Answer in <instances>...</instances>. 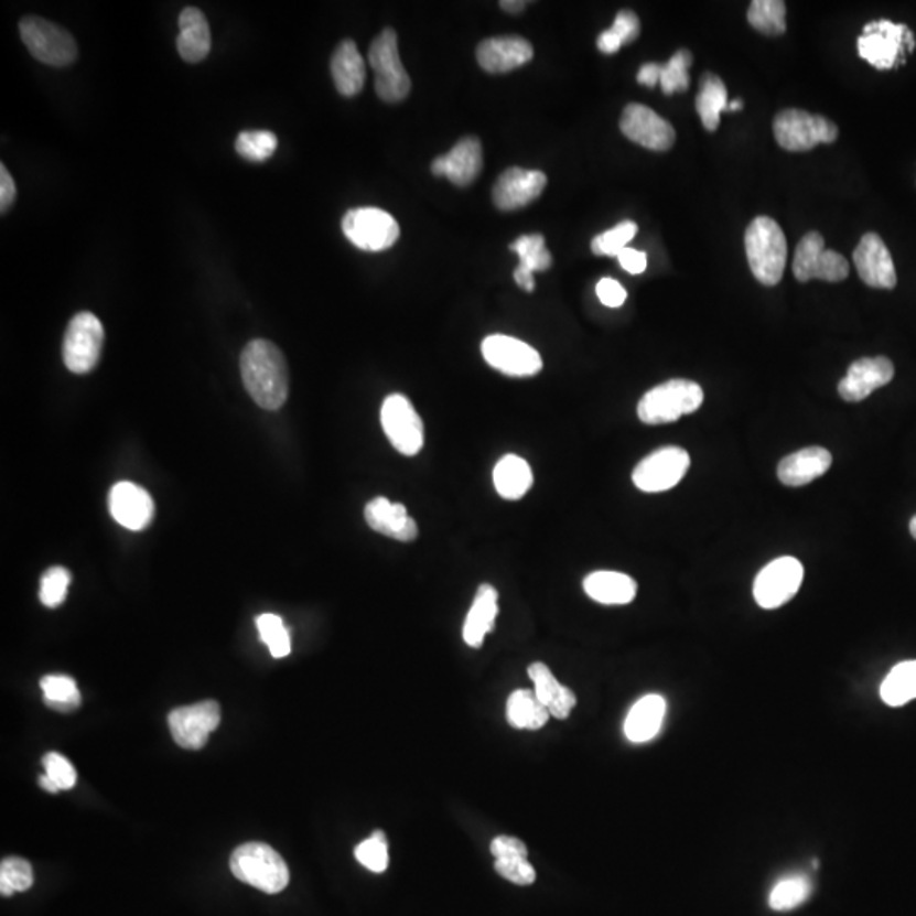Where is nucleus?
Instances as JSON below:
<instances>
[{
    "label": "nucleus",
    "instance_id": "1",
    "mask_svg": "<svg viewBox=\"0 0 916 916\" xmlns=\"http://www.w3.org/2000/svg\"><path fill=\"white\" fill-rule=\"evenodd\" d=\"M239 367L248 395L260 408L277 411L285 405L289 368L279 346L269 340H254L245 346Z\"/></svg>",
    "mask_w": 916,
    "mask_h": 916
},
{
    "label": "nucleus",
    "instance_id": "2",
    "mask_svg": "<svg viewBox=\"0 0 916 916\" xmlns=\"http://www.w3.org/2000/svg\"><path fill=\"white\" fill-rule=\"evenodd\" d=\"M748 266L758 282L767 288L783 279L788 260V241L773 217L758 216L745 231Z\"/></svg>",
    "mask_w": 916,
    "mask_h": 916
},
{
    "label": "nucleus",
    "instance_id": "3",
    "mask_svg": "<svg viewBox=\"0 0 916 916\" xmlns=\"http://www.w3.org/2000/svg\"><path fill=\"white\" fill-rule=\"evenodd\" d=\"M704 392L700 384L688 379H670L659 384L640 399L637 414L642 423L667 424L692 414L703 405Z\"/></svg>",
    "mask_w": 916,
    "mask_h": 916
},
{
    "label": "nucleus",
    "instance_id": "4",
    "mask_svg": "<svg viewBox=\"0 0 916 916\" xmlns=\"http://www.w3.org/2000/svg\"><path fill=\"white\" fill-rule=\"evenodd\" d=\"M233 876L267 894H277L289 884V867L279 852L261 842H248L233 852Z\"/></svg>",
    "mask_w": 916,
    "mask_h": 916
},
{
    "label": "nucleus",
    "instance_id": "5",
    "mask_svg": "<svg viewBox=\"0 0 916 916\" xmlns=\"http://www.w3.org/2000/svg\"><path fill=\"white\" fill-rule=\"evenodd\" d=\"M368 62L376 72V93L384 103H401L409 96L411 78L399 56L398 34L386 28L368 50Z\"/></svg>",
    "mask_w": 916,
    "mask_h": 916
},
{
    "label": "nucleus",
    "instance_id": "6",
    "mask_svg": "<svg viewBox=\"0 0 916 916\" xmlns=\"http://www.w3.org/2000/svg\"><path fill=\"white\" fill-rule=\"evenodd\" d=\"M859 56L877 71H890L905 60V53L915 50V37L905 24L886 19L869 23L858 40Z\"/></svg>",
    "mask_w": 916,
    "mask_h": 916
},
{
    "label": "nucleus",
    "instance_id": "7",
    "mask_svg": "<svg viewBox=\"0 0 916 916\" xmlns=\"http://www.w3.org/2000/svg\"><path fill=\"white\" fill-rule=\"evenodd\" d=\"M19 33L34 58L52 67H67L77 60L78 49L74 36L58 24L28 15L19 21Z\"/></svg>",
    "mask_w": 916,
    "mask_h": 916
},
{
    "label": "nucleus",
    "instance_id": "8",
    "mask_svg": "<svg viewBox=\"0 0 916 916\" xmlns=\"http://www.w3.org/2000/svg\"><path fill=\"white\" fill-rule=\"evenodd\" d=\"M774 137L784 150L808 151L821 143H833L839 137V128L823 116L786 109L774 119Z\"/></svg>",
    "mask_w": 916,
    "mask_h": 916
},
{
    "label": "nucleus",
    "instance_id": "9",
    "mask_svg": "<svg viewBox=\"0 0 916 916\" xmlns=\"http://www.w3.org/2000/svg\"><path fill=\"white\" fill-rule=\"evenodd\" d=\"M343 235L364 251H384L398 241L401 229L387 211L379 207H357L343 216Z\"/></svg>",
    "mask_w": 916,
    "mask_h": 916
},
{
    "label": "nucleus",
    "instance_id": "10",
    "mask_svg": "<svg viewBox=\"0 0 916 916\" xmlns=\"http://www.w3.org/2000/svg\"><path fill=\"white\" fill-rule=\"evenodd\" d=\"M380 423L390 445L401 455L414 456L423 450V420L405 395L396 392L384 399Z\"/></svg>",
    "mask_w": 916,
    "mask_h": 916
},
{
    "label": "nucleus",
    "instance_id": "11",
    "mask_svg": "<svg viewBox=\"0 0 916 916\" xmlns=\"http://www.w3.org/2000/svg\"><path fill=\"white\" fill-rule=\"evenodd\" d=\"M104 345V326L93 313H78L68 323L63 338V362L74 374H89L99 364Z\"/></svg>",
    "mask_w": 916,
    "mask_h": 916
},
{
    "label": "nucleus",
    "instance_id": "12",
    "mask_svg": "<svg viewBox=\"0 0 916 916\" xmlns=\"http://www.w3.org/2000/svg\"><path fill=\"white\" fill-rule=\"evenodd\" d=\"M849 261L839 251L825 247L818 231L806 233L796 247L793 273L799 282L820 279L825 282H842L849 277Z\"/></svg>",
    "mask_w": 916,
    "mask_h": 916
},
{
    "label": "nucleus",
    "instance_id": "13",
    "mask_svg": "<svg viewBox=\"0 0 916 916\" xmlns=\"http://www.w3.org/2000/svg\"><path fill=\"white\" fill-rule=\"evenodd\" d=\"M691 465V456L681 446H664L651 452L635 467L632 478L644 493H664L678 486Z\"/></svg>",
    "mask_w": 916,
    "mask_h": 916
},
{
    "label": "nucleus",
    "instance_id": "14",
    "mask_svg": "<svg viewBox=\"0 0 916 916\" xmlns=\"http://www.w3.org/2000/svg\"><path fill=\"white\" fill-rule=\"evenodd\" d=\"M801 562L795 557H779L767 563L754 582L755 603L764 610H777L789 603L802 584Z\"/></svg>",
    "mask_w": 916,
    "mask_h": 916
},
{
    "label": "nucleus",
    "instance_id": "15",
    "mask_svg": "<svg viewBox=\"0 0 916 916\" xmlns=\"http://www.w3.org/2000/svg\"><path fill=\"white\" fill-rule=\"evenodd\" d=\"M484 360L508 377H534L541 373L543 360L534 346L506 335H489L481 345Z\"/></svg>",
    "mask_w": 916,
    "mask_h": 916
},
{
    "label": "nucleus",
    "instance_id": "16",
    "mask_svg": "<svg viewBox=\"0 0 916 916\" xmlns=\"http://www.w3.org/2000/svg\"><path fill=\"white\" fill-rule=\"evenodd\" d=\"M219 722H222V710L216 701H203L191 707L177 708L169 714V726L173 740L182 748H188V751L203 748Z\"/></svg>",
    "mask_w": 916,
    "mask_h": 916
},
{
    "label": "nucleus",
    "instance_id": "17",
    "mask_svg": "<svg viewBox=\"0 0 916 916\" xmlns=\"http://www.w3.org/2000/svg\"><path fill=\"white\" fill-rule=\"evenodd\" d=\"M619 129L629 141L651 151H667L673 147L676 131L662 116L642 104H628L619 119Z\"/></svg>",
    "mask_w": 916,
    "mask_h": 916
},
{
    "label": "nucleus",
    "instance_id": "18",
    "mask_svg": "<svg viewBox=\"0 0 916 916\" xmlns=\"http://www.w3.org/2000/svg\"><path fill=\"white\" fill-rule=\"evenodd\" d=\"M854 266L862 282L869 288L894 289L898 283L890 250L876 233L862 236L854 250Z\"/></svg>",
    "mask_w": 916,
    "mask_h": 916
},
{
    "label": "nucleus",
    "instance_id": "19",
    "mask_svg": "<svg viewBox=\"0 0 916 916\" xmlns=\"http://www.w3.org/2000/svg\"><path fill=\"white\" fill-rule=\"evenodd\" d=\"M894 377V365L886 357L859 358L850 365L847 376L840 380L839 395L843 401L861 402Z\"/></svg>",
    "mask_w": 916,
    "mask_h": 916
},
{
    "label": "nucleus",
    "instance_id": "20",
    "mask_svg": "<svg viewBox=\"0 0 916 916\" xmlns=\"http://www.w3.org/2000/svg\"><path fill=\"white\" fill-rule=\"evenodd\" d=\"M547 185V175L540 170L508 169L497 179L493 201L497 209L516 211L540 197Z\"/></svg>",
    "mask_w": 916,
    "mask_h": 916
},
{
    "label": "nucleus",
    "instance_id": "21",
    "mask_svg": "<svg viewBox=\"0 0 916 916\" xmlns=\"http://www.w3.org/2000/svg\"><path fill=\"white\" fill-rule=\"evenodd\" d=\"M109 511L121 527L141 531L155 516V505L147 489L125 481L116 484L109 493Z\"/></svg>",
    "mask_w": 916,
    "mask_h": 916
},
{
    "label": "nucleus",
    "instance_id": "22",
    "mask_svg": "<svg viewBox=\"0 0 916 916\" xmlns=\"http://www.w3.org/2000/svg\"><path fill=\"white\" fill-rule=\"evenodd\" d=\"M364 518L370 530L402 543L414 541L420 535L417 519L408 515L406 506L392 503L384 496L368 500Z\"/></svg>",
    "mask_w": 916,
    "mask_h": 916
},
{
    "label": "nucleus",
    "instance_id": "23",
    "mask_svg": "<svg viewBox=\"0 0 916 916\" xmlns=\"http://www.w3.org/2000/svg\"><path fill=\"white\" fill-rule=\"evenodd\" d=\"M534 58V46L521 36H497L477 46V62L487 74H508Z\"/></svg>",
    "mask_w": 916,
    "mask_h": 916
},
{
    "label": "nucleus",
    "instance_id": "24",
    "mask_svg": "<svg viewBox=\"0 0 916 916\" xmlns=\"http://www.w3.org/2000/svg\"><path fill=\"white\" fill-rule=\"evenodd\" d=\"M481 170H483V147H481V141L474 137L459 141L449 153L434 159L431 163V172L437 177L449 179L459 187L472 184L478 177Z\"/></svg>",
    "mask_w": 916,
    "mask_h": 916
},
{
    "label": "nucleus",
    "instance_id": "25",
    "mask_svg": "<svg viewBox=\"0 0 916 916\" xmlns=\"http://www.w3.org/2000/svg\"><path fill=\"white\" fill-rule=\"evenodd\" d=\"M832 453L823 446H808L784 456L777 465V477L784 486L801 487L811 484L832 467Z\"/></svg>",
    "mask_w": 916,
    "mask_h": 916
},
{
    "label": "nucleus",
    "instance_id": "26",
    "mask_svg": "<svg viewBox=\"0 0 916 916\" xmlns=\"http://www.w3.org/2000/svg\"><path fill=\"white\" fill-rule=\"evenodd\" d=\"M499 594L497 589L491 584H481L475 593L474 603L468 610L464 623V642L472 648H478L486 640V635L494 629L497 615H499Z\"/></svg>",
    "mask_w": 916,
    "mask_h": 916
},
{
    "label": "nucleus",
    "instance_id": "27",
    "mask_svg": "<svg viewBox=\"0 0 916 916\" xmlns=\"http://www.w3.org/2000/svg\"><path fill=\"white\" fill-rule=\"evenodd\" d=\"M528 676L535 685V694L538 700L549 708L550 716L557 720H567L578 704L572 689L565 688L557 681L552 670L543 662H534L528 667Z\"/></svg>",
    "mask_w": 916,
    "mask_h": 916
},
{
    "label": "nucleus",
    "instance_id": "28",
    "mask_svg": "<svg viewBox=\"0 0 916 916\" xmlns=\"http://www.w3.org/2000/svg\"><path fill=\"white\" fill-rule=\"evenodd\" d=\"M181 33L177 37L179 55L187 63H200L211 52V30L201 9L185 8L179 15Z\"/></svg>",
    "mask_w": 916,
    "mask_h": 916
},
{
    "label": "nucleus",
    "instance_id": "29",
    "mask_svg": "<svg viewBox=\"0 0 916 916\" xmlns=\"http://www.w3.org/2000/svg\"><path fill=\"white\" fill-rule=\"evenodd\" d=\"M667 704L662 696L648 694L634 704L625 720V735L634 744H645L656 739L662 729Z\"/></svg>",
    "mask_w": 916,
    "mask_h": 916
},
{
    "label": "nucleus",
    "instance_id": "30",
    "mask_svg": "<svg viewBox=\"0 0 916 916\" xmlns=\"http://www.w3.org/2000/svg\"><path fill=\"white\" fill-rule=\"evenodd\" d=\"M519 257L518 269L515 270V280L522 291L531 292L535 289V272H545L552 267V255L545 247L541 235H522L509 245Z\"/></svg>",
    "mask_w": 916,
    "mask_h": 916
},
{
    "label": "nucleus",
    "instance_id": "31",
    "mask_svg": "<svg viewBox=\"0 0 916 916\" xmlns=\"http://www.w3.org/2000/svg\"><path fill=\"white\" fill-rule=\"evenodd\" d=\"M332 75L342 96L354 97L364 90L367 72L354 41L345 40L336 46L332 56Z\"/></svg>",
    "mask_w": 916,
    "mask_h": 916
},
{
    "label": "nucleus",
    "instance_id": "32",
    "mask_svg": "<svg viewBox=\"0 0 916 916\" xmlns=\"http://www.w3.org/2000/svg\"><path fill=\"white\" fill-rule=\"evenodd\" d=\"M585 594L596 603L607 606H622L632 603L637 596V582L622 572L597 571L589 574L582 582Z\"/></svg>",
    "mask_w": 916,
    "mask_h": 916
},
{
    "label": "nucleus",
    "instance_id": "33",
    "mask_svg": "<svg viewBox=\"0 0 916 916\" xmlns=\"http://www.w3.org/2000/svg\"><path fill=\"white\" fill-rule=\"evenodd\" d=\"M494 487L503 499L518 500L534 486V472L521 456L508 453L497 462L493 472Z\"/></svg>",
    "mask_w": 916,
    "mask_h": 916
},
{
    "label": "nucleus",
    "instance_id": "34",
    "mask_svg": "<svg viewBox=\"0 0 916 916\" xmlns=\"http://www.w3.org/2000/svg\"><path fill=\"white\" fill-rule=\"evenodd\" d=\"M506 716L509 725L518 730H540L549 722L550 711L538 700L535 691L518 689L509 696Z\"/></svg>",
    "mask_w": 916,
    "mask_h": 916
},
{
    "label": "nucleus",
    "instance_id": "35",
    "mask_svg": "<svg viewBox=\"0 0 916 916\" xmlns=\"http://www.w3.org/2000/svg\"><path fill=\"white\" fill-rule=\"evenodd\" d=\"M729 106L726 85L718 75L704 74L700 80V93L696 96V111L708 131H716L720 116Z\"/></svg>",
    "mask_w": 916,
    "mask_h": 916
},
{
    "label": "nucleus",
    "instance_id": "36",
    "mask_svg": "<svg viewBox=\"0 0 916 916\" xmlns=\"http://www.w3.org/2000/svg\"><path fill=\"white\" fill-rule=\"evenodd\" d=\"M881 698L887 707H903L916 700V660H906L891 669L881 685Z\"/></svg>",
    "mask_w": 916,
    "mask_h": 916
},
{
    "label": "nucleus",
    "instance_id": "37",
    "mask_svg": "<svg viewBox=\"0 0 916 916\" xmlns=\"http://www.w3.org/2000/svg\"><path fill=\"white\" fill-rule=\"evenodd\" d=\"M640 34V19L634 11H619L611 30L604 31L597 37V50L604 55H613L619 49L634 43Z\"/></svg>",
    "mask_w": 916,
    "mask_h": 916
},
{
    "label": "nucleus",
    "instance_id": "38",
    "mask_svg": "<svg viewBox=\"0 0 916 916\" xmlns=\"http://www.w3.org/2000/svg\"><path fill=\"white\" fill-rule=\"evenodd\" d=\"M786 4L783 0H754L748 8L747 19L754 30L779 36L786 31Z\"/></svg>",
    "mask_w": 916,
    "mask_h": 916
},
{
    "label": "nucleus",
    "instance_id": "39",
    "mask_svg": "<svg viewBox=\"0 0 916 916\" xmlns=\"http://www.w3.org/2000/svg\"><path fill=\"white\" fill-rule=\"evenodd\" d=\"M46 707L62 713H71L80 707L82 696L77 682L68 676H45L40 682Z\"/></svg>",
    "mask_w": 916,
    "mask_h": 916
},
{
    "label": "nucleus",
    "instance_id": "40",
    "mask_svg": "<svg viewBox=\"0 0 916 916\" xmlns=\"http://www.w3.org/2000/svg\"><path fill=\"white\" fill-rule=\"evenodd\" d=\"M811 883L806 876H788L780 880L769 894L770 908L776 912H789L810 898Z\"/></svg>",
    "mask_w": 916,
    "mask_h": 916
},
{
    "label": "nucleus",
    "instance_id": "41",
    "mask_svg": "<svg viewBox=\"0 0 916 916\" xmlns=\"http://www.w3.org/2000/svg\"><path fill=\"white\" fill-rule=\"evenodd\" d=\"M257 628L261 642L269 647L272 657L282 659L291 654V635L280 616L272 615V613L258 616Z\"/></svg>",
    "mask_w": 916,
    "mask_h": 916
},
{
    "label": "nucleus",
    "instance_id": "42",
    "mask_svg": "<svg viewBox=\"0 0 916 916\" xmlns=\"http://www.w3.org/2000/svg\"><path fill=\"white\" fill-rule=\"evenodd\" d=\"M277 144H279V140H277L276 134L272 131H267V129H261V131L239 133L235 147L245 160L266 162L276 153Z\"/></svg>",
    "mask_w": 916,
    "mask_h": 916
},
{
    "label": "nucleus",
    "instance_id": "43",
    "mask_svg": "<svg viewBox=\"0 0 916 916\" xmlns=\"http://www.w3.org/2000/svg\"><path fill=\"white\" fill-rule=\"evenodd\" d=\"M692 65V55L688 50L673 53L669 62L664 63L660 72V87L666 96L686 93L689 89V68Z\"/></svg>",
    "mask_w": 916,
    "mask_h": 916
},
{
    "label": "nucleus",
    "instance_id": "44",
    "mask_svg": "<svg viewBox=\"0 0 916 916\" xmlns=\"http://www.w3.org/2000/svg\"><path fill=\"white\" fill-rule=\"evenodd\" d=\"M33 867L21 858H8L0 864V893L12 896L33 886Z\"/></svg>",
    "mask_w": 916,
    "mask_h": 916
},
{
    "label": "nucleus",
    "instance_id": "45",
    "mask_svg": "<svg viewBox=\"0 0 916 916\" xmlns=\"http://www.w3.org/2000/svg\"><path fill=\"white\" fill-rule=\"evenodd\" d=\"M637 233V223L622 222L615 228L607 229V231L601 233L596 238H593V241H591V250L597 257H618L625 248H628L626 245L635 238Z\"/></svg>",
    "mask_w": 916,
    "mask_h": 916
},
{
    "label": "nucleus",
    "instance_id": "46",
    "mask_svg": "<svg viewBox=\"0 0 916 916\" xmlns=\"http://www.w3.org/2000/svg\"><path fill=\"white\" fill-rule=\"evenodd\" d=\"M355 859L373 872H384L389 865V843L386 833L376 830L373 837L355 847Z\"/></svg>",
    "mask_w": 916,
    "mask_h": 916
},
{
    "label": "nucleus",
    "instance_id": "47",
    "mask_svg": "<svg viewBox=\"0 0 916 916\" xmlns=\"http://www.w3.org/2000/svg\"><path fill=\"white\" fill-rule=\"evenodd\" d=\"M72 575L65 567H52L41 578L40 601L46 607H56L67 600Z\"/></svg>",
    "mask_w": 916,
    "mask_h": 916
},
{
    "label": "nucleus",
    "instance_id": "48",
    "mask_svg": "<svg viewBox=\"0 0 916 916\" xmlns=\"http://www.w3.org/2000/svg\"><path fill=\"white\" fill-rule=\"evenodd\" d=\"M497 874L505 877L509 883L518 884V886H530L537 880V872L534 865L528 862V859H496L494 864Z\"/></svg>",
    "mask_w": 916,
    "mask_h": 916
},
{
    "label": "nucleus",
    "instance_id": "49",
    "mask_svg": "<svg viewBox=\"0 0 916 916\" xmlns=\"http://www.w3.org/2000/svg\"><path fill=\"white\" fill-rule=\"evenodd\" d=\"M45 774L58 786V789H72L77 783V773L67 757L50 752L43 758Z\"/></svg>",
    "mask_w": 916,
    "mask_h": 916
},
{
    "label": "nucleus",
    "instance_id": "50",
    "mask_svg": "<svg viewBox=\"0 0 916 916\" xmlns=\"http://www.w3.org/2000/svg\"><path fill=\"white\" fill-rule=\"evenodd\" d=\"M491 854L496 859H528V849L516 837L499 836L491 842Z\"/></svg>",
    "mask_w": 916,
    "mask_h": 916
},
{
    "label": "nucleus",
    "instance_id": "51",
    "mask_svg": "<svg viewBox=\"0 0 916 916\" xmlns=\"http://www.w3.org/2000/svg\"><path fill=\"white\" fill-rule=\"evenodd\" d=\"M596 294L600 301L604 305H607V308H619L626 301L625 288H623L618 280L610 279V277H604V279L597 282Z\"/></svg>",
    "mask_w": 916,
    "mask_h": 916
},
{
    "label": "nucleus",
    "instance_id": "52",
    "mask_svg": "<svg viewBox=\"0 0 916 916\" xmlns=\"http://www.w3.org/2000/svg\"><path fill=\"white\" fill-rule=\"evenodd\" d=\"M616 258H618L622 269L632 273V276L644 273L645 269H647V255L644 251L625 248Z\"/></svg>",
    "mask_w": 916,
    "mask_h": 916
},
{
    "label": "nucleus",
    "instance_id": "53",
    "mask_svg": "<svg viewBox=\"0 0 916 916\" xmlns=\"http://www.w3.org/2000/svg\"><path fill=\"white\" fill-rule=\"evenodd\" d=\"M15 201V182L6 165H0V213L6 214Z\"/></svg>",
    "mask_w": 916,
    "mask_h": 916
},
{
    "label": "nucleus",
    "instance_id": "54",
    "mask_svg": "<svg viewBox=\"0 0 916 916\" xmlns=\"http://www.w3.org/2000/svg\"><path fill=\"white\" fill-rule=\"evenodd\" d=\"M660 72H662V65L660 63H645L644 67L638 71V84L650 87V89L651 87H656L657 84H660Z\"/></svg>",
    "mask_w": 916,
    "mask_h": 916
},
{
    "label": "nucleus",
    "instance_id": "55",
    "mask_svg": "<svg viewBox=\"0 0 916 916\" xmlns=\"http://www.w3.org/2000/svg\"><path fill=\"white\" fill-rule=\"evenodd\" d=\"M527 6L528 2H522V0H519V2H515V0H513V2L511 0H509V2L508 0H505V2H500V8L505 9L506 12H513V14H515V12L525 11V8H527Z\"/></svg>",
    "mask_w": 916,
    "mask_h": 916
},
{
    "label": "nucleus",
    "instance_id": "56",
    "mask_svg": "<svg viewBox=\"0 0 916 916\" xmlns=\"http://www.w3.org/2000/svg\"><path fill=\"white\" fill-rule=\"evenodd\" d=\"M40 786H41V788L45 789V791H49V793L60 791L58 786H56V784L53 783V780L50 779V777L46 776V774H43V776H40Z\"/></svg>",
    "mask_w": 916,
    "mask_h": 916
},
{
    "label": "nucleus",
    "instance_id": "57",
    "mask_svg": "<svg viewBox=\"0 0 916 916\" xmlns=\"http://www.w3.org/2000/svg\"><path fill=\"white\" fill-rule=\"evenodd\" d=\"M742 107H744V103H742V100H740V99H735V100H732V103H729V106H726L725 111H730V112L740 111V109H742Z\"/></svg>",
    "mask_w": 916,
    "mask_h": 916
},
{
    "label": "nucleus",
    "instance_id": "58",
    "mask_svg": "<svg viewBox=\"0 0 916 916\" xmlns=\"http://www.w3.org/2000/svg\"><path fill=\"white\" fill-rule=\"evenodd\" d=\"M909 531H912L913 538L916 540V516H913L912 522H909Z\"/></svg>",
    "mask_w": 916,
    "mask_h": 916
}]
</instances>
